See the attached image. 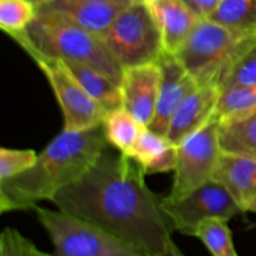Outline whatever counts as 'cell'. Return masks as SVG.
Wrapping results in <instances>:
<instances>
[{
  "instance_id": "cell-29",
  "label": "cell",
  "mask_w": 256,
  "mask_h": 256,
  "mask_svg": "<svg viewBox=\"0 0 256 256\" xmlns=\"http://www.w3.org/2000/svg\"><path fill=\"white\" fill-rule=\"evenodd\" d=\"M160 256H186V255L180 250V248L178 246V245L174 242V240H172V242H170L169 246H168V249L165 250V252Z\"/></svg>"
},
{
  "instance_id": "cell-17",
  "label": "cell",
  "mask_w": 256,
  "mask_h": 256,
  "mask_svg": "<svg viewBox=\"0 0 256 256\" xmlns=\"http://www.w3.org/2000/svg\"><path fill=\"white\" fill-rule=\"evenodd\" d=\"M62 62L86 94L102 105L106 112L122 105L119 86L106 75L82 62L72 60H62Z\"/></svg>"
},
{
  "instance_id": "cell-26",
  "label": "cell",
  "mask_w": 256,
  "mask_h": 256,
  "mask_svg": "<svg viewBox=\"0 0 256 256\" xmlns=\"http://www.w3.org/2000/svg\"><path fill=\"white\" fill-rule=\"evenodd\" d=\"M0 256H55L36 248L14 228H5L0 235Z\"/></svg>"
},
{
  "instance_id": "cell-10",
  "label": "cell",
  "mask_w": 256,
  "mask_h": 256,
  "mask_svg": "<svg viewBox=\"0 0 256 256\" xmlns=\"http://www.w3.org/2000/svg\"><path fill=\"white\" fill-rule=\"evenodd\" d=\"M158 62L162 72L159 95L154 119L148 128L155 132L166 135L172 115L199 85L174 54L162 52Z\"/></svg>"
},
{
  "instance_id": "cell-21",
  "label": "cell",
  "mask_w": 256,
  "mask_h": 256,
  "mask_svg": "<svg viewBox=\"0 0 256 256\" xmlns=\"http://www.w3.org/2000/svg\"><path fill=\"white\" fill-rule=\"evenodd\" d=\"M230 220L212 218L199 225L195 238L200 240L212 256H239L235 250Z\"/></svg>"
},
{
  "instance_id": "cell-27",
  "label": "cell",
  "mask_w": 256,
  "mask_h": 256,
  "mask_svg": "<svg viewBox=\"0 0 256 256\" xmlns=\"http://www.w3.org/2000/svg\"><path fill=\"white\" fill-rule=\"evenodd\" d=\"M178 162V146L172 145L169 149L159 155L156 159L152 160L149 165L144 168L145 175L160 174V172H174Z\"/></svg>"
},
{
  "instance_id": "cell-12",
  "label": "cell",
  "mask_w": 256,
  "mask_h": 256,
  "mask_svg": "<svg viewBox=\"0 0 256 256\" xmlns=\"http://www.w3.org/2000/svg\"><path fill=\"white\" fill-rule=\"evenodd\" d=\"M219 96L220 89L215 84L202 85L194 90L172 115L166 132L168 139L178 146L202 129L214 118Z\"/></svg>"
},
{
  "instance_id": "cell-24",
  "label": "cell",
  "mask_w": 256,
  "mask_h": 256,
  "mask_svg": "<svg viewBox=\"0 0 256 256\" xmlns=\"http://www.w3.org/2000/svg\"><path fill=\"white\" fill-rule=\"evenodd\" d=\"M256 84V39L235 60L220 84V92L232 86Z\"/></svg>"
},
{
  "instance_id": "cell-5",
  "label": "cell",
  "mask_w": 256,
  "mask_h": 256,
  "mask_svg": "<svg viewBox=\"0 0 256 256\" xmlns=\"http://www.w3.org/2000/svg\"><path fill=\"white\" fill-rule=\"evenodd\" d=\"M55 256H146L102 228L62 210L35 208Z\"/></svg>"
},
{
  "instance_id": "cell-22",
  "label": "cell",
  "mask_w": 256,
  "mask_h": 256,
  "mask_svg": "<svg viewBox=\"0 0 256 256\" xmlns=\"http://www.w3.org/2000/svg\"><path fill=\"white\" fill-rule=\"evenodd\" d=\"M36 14V6L29 0H0V28L9 36L25 32Z\"/></svg>"
},
{
  "instance_id": "cell-14",
  "label": "cell",
  "mask_w": 256,
  "mask_h": 256,
  "mask_svg": "<svg viewBox=\"0 0 256 256\" xmlns=\"http://www.w3.org/2000/svg\"><path fill=\"white\" fill-rule=\"evenodd\" d=\"M214 179L230 192L242 212L256 214V160L222 152Z\"/></svg>"
},
{
  "instance_id": "cell-32",
  "label": "cell",
  "mask_w": 256,
  "mask_h": 256,
  "mask_svg": "<svg viewBox=\"0 0 256 256\" xmlns=\"http://www.w3.org/2000/svg\"><path fill=\"white\" fill-rule=\"evenodd\" d=\"M135 2H144V0H135Z\"/></svg>"
},
{
  "instance_id": "cell-4",
  "label": "cell",
  "mask_w": 256,
  "mask_h": 256,
  "mask_svg": "<svg viewBox=\"0 0 256 256\" xmlns=\"http://www.w3.org/2000/svg\"><path fill=\"white\" fill-rule=\"evenodd\" d=\"M255 39L256 34H242L210 19H200L174 55L199 86L215 84L220 89L235 60Z\"/></svg>"
},
{
  "instance_id": "cell-1",
  "label": "cell",
  "mask_w": 256,
  "mask_h": 256,
  "mask_svg": "<svg viewBox=\"0 0 256 256\" xmlns=\"http://www.w3.org/2000/svg\"><path fill=\"white\" fill-rule=\"evenodd\" d=\"M59 210L92 222L146 256H160L172 242L162 198L148 188L136 162L112 146L78 182L52 199Z\"/></svg>"
},
{
  "instance_id": "cell-15",
  "label": "cell",
  "mask_w": 256,
  "mask_h": 256,
  "mask_svg": "<svg viewBox=\"0 0 256 256\" xmlns=\"http://www.w3.org/2000/svg\"><path fill=\"white\" fill-rule=\"evenodd\" d=\"M125 6L126 5L80 2V0H54L39 9L56 12L76 24L78 26L102 38L118 14Z\"/></svg>"
},
{
  "instance_id": "cell-9",
  "label": "cell",
  "mask_w": 256,
  "mask_h": 256,
  "mask_svg": "<svg viewBox=\"0 0 256 256\" xmlns=\"http://www.w3.org/2000/svg\"><path fill=\"white\" fill-rule=\"evenodd\" d=\"M162 208L174 232L194 238L199 225L205 220L212 218L232 220L242 212L230 192L215 179L182 199L162 198Z\"/></svg>"
},
{
  "instance_id": "cell-8",
  "label": "cell",
  "mask_w": 256,
  "mask_h": 256,
  "mask_svg": "<svg viewBox=\"0 0 256 256\" xmlns=\"http://www.w3.org/2000/svg\"><path fill=\"white\" fill-rule=\"evenodd\" d=\"M219 125L220 120L214 116L178 145V162L168 199H182L214 179L222 156Z\"/></svg>"
},
{
  "instance_id": "cell-6",
  "label": "cell",
  "mask_w": 256,
  "mask_h": 256,
  "mask_svg": "<svg viewBox=\"0 0 256 256\" xmlns=\"http://www.w3.org/2000/svg\"><path fill=\"white\" fill-rule=\"evenodd\" d=\"M10 38L34 60L40 72L46 78L62 109L64 130L82 132L102 124L106 110L86 94L62 60L40 52L22 34L12 35Z\"/></svg>"
},
{
  "instance_id": "cell-31",
  "label": "cell",
  "mask_w": 256,
  "mask_h": 256,
  "mask_svg": "<svg viewBox=\"0 0 256 256\" xmlns=\"http://www.w3.org/2000/svg\"><path fill=\"white\" fill-rule=\"evenodd\" d=\"M29 2H32V4L36 6V9H39V8L45 6V5L50 4V2H52L54 0H29Z\"/></svg>"
},
{
  "instance_id": "cell-23",
  "label": "cell",
  "mask_w": 256,
  "mask_h": 256,
  "mask_svg": "<svg viewBox=\"0 0 256 256\" xmlns=\"http://www.w3.org/2000/svg\"><path fill=\"white\" fill-rule=\"evenodd\" d=\"M172 145L174 144L168 139L166 135L155 132L148 126H145L138 136L136 142H134L132 149L125 155L136 162L144 170L146 165H149L152 160L156 159L162 152H164Z\"/></svg>"
},
{
  "instance_id": "cell-2",
  "label": "cell",
  "mask_w": 256,
  "mask_h": 256,
  "mask_svg": "<svg viewBox=\"0 0 256 256\" xmlns=\"http://www.w3.org/2000/svg\"><path fill=\"white\" fill-rule=\"evenodd\" d=\"M106 148L102 125L82 132L62 130L29 170L0 182V212H25L40 202H52L60 190L82 179Z\"/></svg>"
},
{
  "instance_id": "cell-7",
  "label": "cell",
  "mask_w": 256,
  "mask_h": 256,
  "mask_svg": "<svg viewBox=\"0 0 256 256\" xmlns=\"http://www.w3.org/2000/svg\"><path fill=\"white\" fill-rule=\"evenodd\" d=\"M102 39L122 69L158 62L164 52L159 30L144 2L126 5Z\"/></svg>"
},
{
  "instance_id": "cell-11",
  "label": "cell",
  "mask_w": 256,
  "mask_h": 256,
  "mask_svg": "<svg viewBox=\"0 0 256 256\" xmlns=\"http://www.w3.org/2000/svg\"><path fill=\"white\" fill-rule=\"evenodd\" d=\"M160 78L159 62L122 69L119 84L122 105L142 126H149L154 119Z\"/></svg>"
},
{
  "instance_id": "cell-33",
  "label": "cell",
  "mask_w": 256,
  "mask_h": 256,
  "mask_svg": "<svg viewBox=\"0 0 256 256\" xmlns=\"http://www.w3.org/2000/svg\"><path fill=\"white\" fill-rule=\"evenodd\" d=\"M254 114H256V112H254Z\"/></svg>"
},
{
  "instance_id": "cell-28",
  "label": "cell",
  "mask_w": 256,
  "mask_h": 256,
  "mask_svg": "<svg viewBox=\"0 0 256 256\" xmlns=\"http://www.w3.org/2000/svg\"><path fill=\"white\" fill-rule=\"evenodd\" d=\"M200 19H208L222 0H184Z\"/></svg>"
},
{
  "instance_id": "cell-16",
  "label": "cell",
  "mask_w": 256,
  "mask_h": 256,
  "mask_svg": "<svg viewBox=\"0 0 256 256\" xmlns=\"http://www.w3.org/2000/svg\"><path fill=\"white\" fill-rule=\"evenodd\" d=\"M219 144L222 154L256 160V114L220 122Z\"/></svg>"
},
{
  "instance_id": "cell-13",
  "label": "cell",
  "mask_w": 256,
  "mask_h": 256,
  "mask_svg": "<svg viewBox=\"0 0 256 256\" xmlns=\"http://www.w3.org/2000/svg\"><path fill=\"white\" fill-rule=\"evenodd\" d=\"M158 30L164 52L176 54L200 18L184 0H144Z\"/></svg>"
},
{
  "instance_id": "cell-30",
  "label": "cell",
  "mask_w": 256,
  "mask_h": 256,
  "mask_svg": "<svg viewBox=\"0 0 256 256\" xmlns=\"http://www.w3.org/2000/svg\"><path fill=\"white\" fill-rule=\"evenodd\" d=\"M80 2H104V4H120L129 5L135 2V0H80Z\"/></svg>"
},
{
  "instance_id": "cell-19",
  "label": "cell",
  "mask_w": 256,
  "mask_h": 256,
  "mask_svg": "<svg viewBox=\"0 0 256 256\" xmlns=\"http://www.w3.org/2000/svg\"><path fill=\"white\" fill-rule=\"evenodd\" d=\"M208 19L230 30L256 34V0H222Z\"/></svg>"
},
{
  "instance_id": "cell-18",
  "label": "cell",
  "mask_w": 256,
  "mask_h": 256,
  "mask_svg": "<svg viewBox=\"0 0 256 256\" xmlns=\"http://www.w3.org/2000/svg\"><path fill=\"white\" fill-rule=\"evenodd\" d=\"M102 126L109 146L122 154H126L132 149L145 128L122 105L108 110Z\"/></svg>"
},
{
  "instance_id": "cell-3",
  "label": "cell",
  "mask_w": 256,
  "mask_h": 256,
  "mask_svg": "<svg viewBox=\"0 0 256 256\" xmlns=\"http://www.w3.org/2000/svg\"><path fill=\"white\" fill-rule=\"evenodd\" d=\"M19 34L44 54L94 68L118 86L122 82V68L109 52L104 40L56 12L38 9L34 22Z\"/></svg>"
},
{
  "instance_id": "cell-25",
  "label": "cell",
  "mask_w": 256,
  "mask_h": 256,
  "mask_svg": "<svg viewBox=\"0 0 256 256\" xmlns=\"http://www.w3.org/2000/svg\"><path fill=\"white\" fill-rule=\"evenodd\" d=\"M38 154L30 149H0V182H5L29 170L36 162Z\"/></svg>"
},
{
  "instance_id": "cell-20",
  "label": "cell",
  "mask_w": 256,
  "mask_h": 256,
  "mask_svg": "<svg viewBox=\"0 0 256 256\" xmlns=\"http://www.w3.org/2000/svg\"><path fill=\"white\" fill-rule=\"evenodd\" d=\"M256 112V84L232 86L220 92L214 116L220 122L248 116Z\"/></svg>"
}]
</instances>
